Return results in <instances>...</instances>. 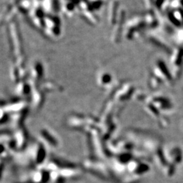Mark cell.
Masks as SVG:
<instances>
[{"instance_id":"3","label":"cell","mask_w":183,"mask_h":183,"mask_svg":"<svg viewBox=\"0 0 183 183\" xmlns=\"http://www.w3.org/2000/svg\"><path fill=\"white\" fill-rule=\"evenodd\" d=\"M182 127H183V126H182Z\"/></svg>"},{"instance_id":"1","label":"cell","mask_w":183,"mask_h":183,"mask_svg":"<svg viewBox=\"0 0 183 183\" xmlns=\"http://www.w3.org/2000/svg\"><path fill=\"white\" fill-rule=\"evenodd\" d=\"M164 153L166 159L165 174L168 177L173 176L176 173L177 167L183 161V151L180 147L172 146L164 151Z\"/></svg>"},{"instance_id":"2","label":"cell","mask_w":183,"mask_h":183,"mask_svg":"<svg viewBox=\"0 0 183 183\" xmlns=\"http://www.w3.org/2000/svg\"><path fill=\"white\" fill-rule=\"evenodd\" d=\"M147 2H148V1H150V0H147ZM153 1H155V0H153Z\"/></svg>"}]
</instances>
